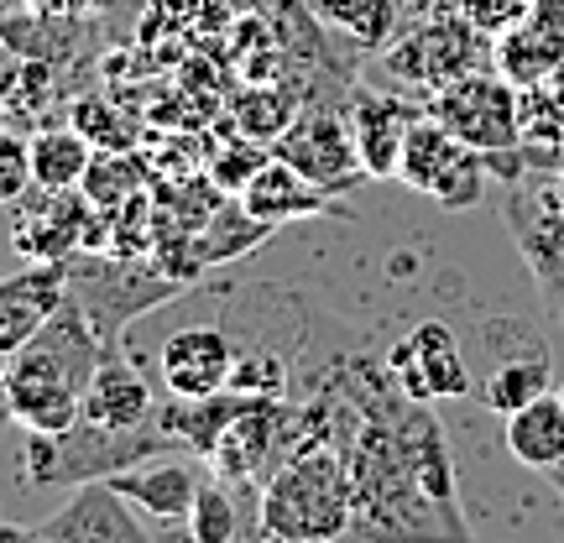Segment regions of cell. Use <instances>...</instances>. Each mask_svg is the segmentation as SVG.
<instances>
[{"label": "cell", "instance_id": "obj_32", "mask_svg": "<svg viewBox=\"0 0 564 543\" xmlns=\"http://www.w3.org/2000/svg\"><path fill=\"white\" fill-rule=\"evenodd\" d=\"M0 543H58V539H47L42 528H21L11 518H0Z\"/></svg>", "mask_w": 564, "mask_h": 543}, {"label": "cell", "instance_id": "obj_2", "mask_svg": "<svg viewBox=\"0 0 564 543\" xmlns=\"http://www.w3.org/2000/svg\"><path fill=\"white\" fill-rule=\"evenodd\" d=\"M262 523L299 543H345L356 523V481L335 444L299 439L262 481Z\"/></svg>", "mask_w": 564, "mask_h": 543}, {"label": "cell", "instance_id": "obj_3", "mask_svg": "<svg viewBox=\"0 0 564 543\" xmlns=\"http://www.w3.org/2000/svg\"><path fill=\"white\" fill-rule=\"evenodd\" d=\"M183 449L162 419L141 423V428H100V423H74L68 434H26L17 455V476L26 486H84V481H110L116 470L147 460V455H167Z\"/></svg>", "mask_w": 564, "mask_h": 543}, {"label": "cell", "instance_id": "obj_34", "mask_svg": "<svg viewBox=\"0 0 564 543\" xmlns=\"http://www.w3.org/2000/svg\"><path fill=\"white\" fill-rule=\"evenodd\" d=\"M560 403H564V387H560Z\"/></svg>", "mask_w": 564, "mask_h": 543}, {"label": "cell", "instance_id": "obj_30", "mask_svg": "<svg viewBox=\"0 0 564 543\" xmlns=\"http://www.w3.org/2000/svg\"><path fill=\"white\" fill-rule=\"evenodd\" d=\"M32 141H21L17 131H0V209L17 204L32 188Z\"/></svg>", "mask_w": 564, "mask_h": 543}, {"label": "cell", "instance_id": "obj_29", "mask_svg": "<svg viewBox=\"0 0 564 543\" xmlns=\"http://www.w3.org/2000/svg\"><path fill=\"white\" fill-rule=\"evenodd\" d=\"M74 126H79L95 152H121L137 141V131H121V116L105 110V100H79L74 105Z\"/></svg>", "mask_w": 564, "mask_h": 543}, {"label": "cell", "instance_id": "obj_21", "mask_svg": "<svg viewBox=\"0 0 564 543\" xmlns=\"http://www.w3.org/2000/svg\"><path fill=\"white\" fill-rule=\"evenodd\" d=\"M549 392V350L544 345H523L518 356H497V361L481 371V403L507 419V413H518L528 408L533 398H544Z\"/></svg>", "mask_w": 564, "mask_h": 543}, {"label": "cell", "instance_id": "obj_5", "mask_svg": "<svg viewBox=\"0 0 564 543\" xmlns=\"http://www.w3.org/2000/svg\"><path fill=\"white\" fill-rule=\"evenodd\" d=\"M423 110L440 126H449L465 146H476L481 158L523 146V100L507 74H481V68L460 74V79L440 84Z\"/></svg>", "mask_w": 564, "mask_h": 543}, {"label": "cell", "instance_id": "obj_6", "mask_svg": "<svg viewBox=\"0 0 564 543\" xmlns=\"http://www.w3.org/2000/svg\"><path fill=\"white\" fill-rule=\"evenodd\" d=\"M11 241L26 262H74L84 251L110 246V220L105 209L84 199V188H37L17 199Z\"/></svg>", "mask_w": 564, "mask_h": 543}, {"label": "cell", "instance_id": "obj_22", "mask_svg": "<svg viewBox=\"0 0 564 543\" xmlns=\"http://www.w3.org/2000/svg\"><path fill=\"white\" fill-rule=\"evenodd\" d=\"M89 162H95V146L74 121L42 126L32 137V178H37V188H79Z\"/></svg>", "mask_w": 564, "mask_h": 543}, {"label": "cell", "instance_id": "obj_26", "mask_svg": "<svg viewBox=\"0 0 564 543\" xmlns=\"http://www.w3.org/2000/svg\"><path fill=\"white\" fill-rule=\"evenodd\" d=\"M293 116H299V105L278 89H257V95L236 100V126H241L246 141H278L293 126Z\"/></svg>", "mask_w": 564, "mask_h": 543}, {"label": "cell", "instance_id": "obj_8", "mask_svg": "<svg viewBox=\"0 0 564 543\" xmlns=\"http://www.w3.org/2000/svg\"><path fill=\"white\" fill-rule=\"evenodd\" d=\"M486 158L476 146H465L449 126H440L429 110H423L413 131H408V146H403V167L398 178L423 194V199L444 204V209H476L486 199Z\"/></svg>", "mask_w": 564, "mask_h": 543}, {"label": "cell", "instance_id": "obj_14", "mask_svg": "<svg viewBox=\"0 0 564 543\" xmlns=\"http://www.w3.org/2000/svg\"><path fill=\"white\" fill-rule=\"evenodd\" d=\"M63 298H68V262H26L21 272L0 278V382L11 356L58 314Z\"/></svg>", "mask_w": 564, "mask_h": 543}, {"label": "cell", "instance_id": "obj_25", "mask_svg": "<svg viewBox=\"0 0 564 543\" xmlns=\"http://www.w3.org/2000/svg\"><path fill=\"white\" fill-rule=\"evenodd\" d=\"M147 183H152V173L141 167V158L131 146H121V152H95V162H89V173H84L79 188L95 209H121L126 199L147 194Z\"/></svg>", "mask_w": 564, "mask_h": 543}, {"label": "cell", "instance_id": "obj_28", "mask_svg": "<svg viewBox=\"0 0 564 543\" xmlns=\"http://www.w3.org/2000/svg\"><path fill=\"white\" fill-rule=\"evenodd\" d=\"M272 158V152H262V141H236V146H220L215 152V162H209V183L220 188V194H241L246 183L257 178V167Z\"/></svg>", "mask_w": 564, "mask_h": 543}, {"label": "cell", "instance_id": "obj_12", "mask_svg": "<svg viewBox=\"0 0 564 543\" xmlns=\"http://www.w3.org/2000/svg\"><path fill=\"white\" fill-rule=\"evenodd\" d=\"M236 371V340L215 324H183L158 345V377L167 398H209L225 392Z\"/></svg>", "mask_w": 564, "mask_h": 543}, {"label": "cell", "instance_id": "obj_7", "mask_svg": "<svg viewBox=\"0 0 564 543\" xmlns=\"http://www.w3.org/2000/svg\"><path fill=\"white\" fill-rule=\"evenodd\" d=\"M502 225L512 230L518 257L539 282L549 319L564 324V188L512 178L502 194Z\"/></svg>", "mask_w": 564, "mask_h": 543}, {"label": "cell", "instance_id": "obj_4", "mask_svg": "<svg viewBox=\"0 0 564 543\" xmlns=\"http://www.w3.org/2000/svg\"><path fill=\"white\" fill-rule=\"evenodd\" d=\"M68 293L84 303L89 324L105 335V345H116L126 335V324L152 314L162 303H173L188 293V278H167V272H141L131 257H105V251H84L68 262Z\"/></svg>", "mask_w": 564, "mask_h": 543}, {"label": "cell", "instance_id": "obj_9", "mask_svg": "<svg viewBox=\"0 0 564 543\" xmlns=\"http://www.w3.org/2000/svg\"><path fill=\"white\" fill-rule=\"evenodd\" d=\"M299 444V403L293 398H246L241 413L225 423L209 449V470L236 486H257L278 470V460Z\"/></svg>", "mask_w": 564, "mask_h": 543}, {"label": "cell", "instance_id": "obj_33", "mask_svg": "<svg viewBox=\"0 0 564 543\" xmlns=\"http://www.w3.org/2000/svg\"><path fill=\"white\" fill-rule=\"evenodd\" d=\"M549 481H554V491L564 497V465H554V470H549Z\"/></svg>", "mask_w": 564, "mask_h": 543}, {"label": "cell", "instance_id": "obj_23", "mask_svg": "<svg viewBox=\"0 0 564 543\" xmlns=\"http://www.w3.org/2000/svg\"><path fill=\"white\" fill-rule=\"evenodd\" d=\"M497 63L512 84H544L554 68H564V26H554V21L512 26L507 42L497 47Z\"/></svg>", "mask_w": 564, "mask_h": 543}, {"label": "cell", "instance_id": "obj_15", "mask_svg": "<svg viewBox=\"0 0 564 543\" xmlns=\"http://www.w3.org/2000/svg\"><path fill=\"white\" fill-rule=\"evenodd\" d=\"M199 455L188 449H167V455H147V460L126 465L110 476V486L121 491L126 502L137 507L141 518H158V523H183L188 507L199 497Z\"/></svg>", "mask_w": 564, "mask_h": 543}, {"label": "cell", "instance_id": "obj_20", "mask_svg": "<svg viewBox=\"0 0 564 543\" xmlns=\"http://www.w3.org/2000/svg\"><path fill=\"white\" fill-rule=\"evenodd\" d=\"M507 455L518 465H528V470H554V465H564V403L560 392H544V398H533L528 408H518V413H507Z\"/></svg>", "mask_w": 564, "mask_h": 543}, {"label": "cell", "instance_id": "obj_19", "mask_svg": "<svg viewBox=\"0 0 564 543\" xmlns=\"http://www.w3.org/2000/svg\"><path fill=\"white\" fill-rule=\"evenodd\" d=\"M236 199L257 215V220H267L272 230L288 220H314V215H345V204L335 199V194H324L319 183H308L293 167V162H282L278 152L257 167V178L246 183Z\"/></svg>", "mask_w": 564, "mask_h": 543}, {"label": "cell", "instance_id": "obj_31", "mask_svg": "<svg viewBox=\"0 0 564 543\" xmlns=\"http://www.w3.org/2000/svg\"><path fill=\"white\" fill-rule=\"evenodd\" d=\"M518 21H523L518 0H476L470 6V26L476 32H502V26H518Z\"/></svg>", "mask_w": 564, "mask_h": 543}, {"label": "cell", "instance_id": "obj_17", "mask_svg": "<svg viewBox=\"0 0 564 543\" xmlns=\"http://www.w3.org/2000/svg\"><path fill=\"white\" fill-rule=\"evenodd\" d=\"M79 419L100 423V428H141V423L158 419V398H152L147 377L137 371V361L126 356V340L105 345L100 366H95V377L84 387Z\"/></svg>", "mask_w": 564, "mask_h": 543}, {"label": "cell", "instance_id": "obj_13", "mask_svg": "<svg viewBox=\"0 0 564 543\" xmlns=\"http://www.w3.org/2000/svg\"><path fill=\"white\" fill-rule=\"evenodd\" d=\"M37 528L58 543H158L152 528L141 523V512L110 481L74 486V497L53 518H42Z\"/></svg>", "mask_w": 564, "mask_h": 543}, {"label": "cell", "instance_id": "obj_16", "mask_svg": "<svg viewBox=\"0 0 564 543\" xmlns=\"http://www.w3.org/2000/svg\"><path fill=\"white\" fill-rule=\"evenodd\" d=\"M419 116H423V105L403 100L392 89H356L350 95V137H356L366 178H398L408 131H413Z\"/></svg>", "mask_w": 564, "mask_h": 543}, {"label": "cell", "instance_id": "obj_10", "mask_svg": "<svg viewBox=\"0 0 564 543\" xmlns=\"http://www.w3.org/2000/svg\"><path fill=\"white\" fill-rule=\"evenodd\" d=\"M272 152L282 162H293L308 183H319L324 194H356L366 183L361 152H356V137H350V116H340L335 105H303L293 126L272 141Z\"/></svg>", "mask_w": 564, "mask_h": 543}, {"label": "cell", "instance_id": "obj_11", "mask_svg": "<svg viewBox=\"0 0 564 543\" xmlns=\"http://www.w3.org/2000/svg\"><path fill=\"white\" fill-rule=\"evenodd\" d=\"M387 371L403 387L413 403H444V398H465L470 392V361H465L460 335L444 319L413 324L403 340L387 345Z\"/></svg>", "mask_w": 564, "mask_h": 543}, {"label": "cell", "instance_id": "obj_18", "mask_svg": "<svg viewBox=\"0 0 564 543\" xmlns=\"http://www.w3.org/2000/svg\"><path fill=\"white\" fill-rule=\"evenodd\" d=\"M476 37H481L476 26H460V21H434V26L413 32V37L392 53V68H398L403 79H419V84H429V89H440V84L481 68L486 47Z\"/></svg>", "mask_w": 564, "mask_h": 543}, {"label": "cell", "instance_id": "obj_27", "mask_svg": "<svg viewBox=\"0 0 564 543\" xmlns=\"http://www.w3.org/2000/svg\"><path fill=\"white\" fill-rule=\"evenodd\" d=\"M319 11L329 21H340L345 32H356L366 47H382L392 37V21H398L392 0H319Z\"/></svg>", "mask_w": 564, "mask_h": 543}, {"label": "cell", "instance_id": "obj_1", "mask_svg": "<svg viewBox=\"0 0 564 543\" xmlns=\"http://www.w3.org/2000/svg\"><path fill=\"white\" fill-rule=\"evenodd\" d=\"M105 335L89 324L84 303L68 293L58 303V314L42 324L6 366V382H0L6 419L26 428V434H68L79 423L84 387L95 377Z\"/></svg>", "mask_w": 564, "mask_h": 543}, {"label": "cell", "instance_id": "obj_24", "mask_svg": "<svg viewBox=\"0 0 564 543\" xmlns=\"http://www.w3.org/2000/svg\"><path fill=\"white\" fill-rule=\"evenodd\" d=\"M267 236H272V225L257 220L241 199L220 204V209H209L204 225L194 230V262H230V257H246V251H257Z\"/></svg>", "mask_w": 564, "mask_h": 543}]
</instances>
